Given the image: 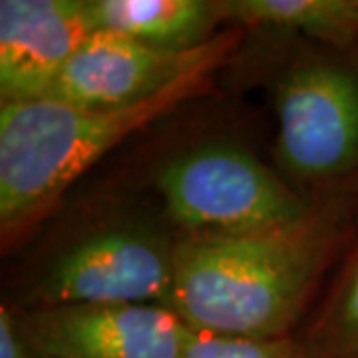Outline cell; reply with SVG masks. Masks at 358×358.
I'll use <instances>...</instances> for the list:
<instances>
[{"label": "cell", "mask_w": 358, "mask_h": 358, "mask_svg": "<svg viewBox=\"0 0 358 358\" xmlns=\"http://www.w3.org/2000/svg\"><path fill=\"white\" fill-rule=\"evenodd\" d=\"M155 185L185 235L271 233L301 225L319 209L255 155L229 143L176 155L157 171Z\"/></svg>", "instance_id": "3"}, {"label": "cell", "mask_w": 358, "mask_h": 358, "mask_svg": "<svg viewBox=\"0 0 358 358\" xmlns=\"http://www.w3.org/2000/svg\"><path fill=\"white\" fill-rule=\"evenodd\" d=\"M0 358H40L26 338L18 315L8 307L0 308Z\"/></svg>", "instance_id": "13"}, {"label": "cell", "mask_w": 358, "mask_h": 358, "mask_svg": "<svg viewBox=\"0 0 358 358\" xmlns=\"http://www.w3.org/2000/svg\"><path fill=\"white\" fill-rule=\"evenodd\" d=\"M18 319L40 358H183L189 338L162 305H64Z\"/></svg>", "instance_id": "7"}, {"label": "cell", "mask_w": 358, "mask_h": 358, "mask_svg": "<svg viewBox=\"0 0 358 358\" xmlns=\"http://www.w3.org/2000/svg\"><path fill=\"white\" fill-rule=\"evenodd\" d=\"M308 358L358 355V247L303 341Z\"/></svg>", "instance_id": "11"}, {"label": "cell", "mask_w": 358, "mask_h": 358, "mask_svg": "<svg viewBox=\"0 0 358 358\" xmlns=\"http://www.w3.org/2000/svg\"><path fill=\"white\" fill-rule=\"evenodd\" d=\"M281 167L299 181L329 183L358 173V64L308 54L275 84Z\"/></svg>", "instance_id": "5"}, {"label": "cell", "mask_w": 358, "mask_h": 358, "mask_svg": "<svg viewBox=\"0 0 358 358\" xmlns=\"http://www.w3.org/2000/svg\"><path fill=\"white\" fill-rule=\"evenodd\" d=\"M357 10H358V0H357Z\"/></svg>", "instance_id": "15"}, {"label": "cell", "mask_w": 358, "mask_h": 358, "mask_svg": "<svg viewBox=\"0 0 358 358\" xmlns=\"http://www.w3.org/2000/svg\"><path fill=\"white\" fill-rule=\"evenodd\" d=\"M94 32L88 0H2L0 102L46 98Z\"/></svg>", "instance_id": "8"}, {"label": "cell", "mask_w": 358, "mask_h": 358, "mask_svg": "<svg viewBox=\"0 0 358 358\" xmlns=\"http://www.w3.org/2000/svg\"><path fill=\"white\" fill-rule=\"evenodd\" d=\"M211 74L197 72L152 100L124 108H82L48 98L0 103L2 245L22 239L86 169L129 134L197 96Z\"/></svg>", "instance_id": "2"}, {"label": "cell", "mask_w": 358, "mask_h": 358, "mask_svg": "<svg viewBox=\"0 0 358 358\" xmlns=\"http://www.w3.org/2000/svg\"><path fill=\"white\" fill-rule=\"evenodd\" d=\"M239 30L219 32L197 50L173 52L98 30L72 56L48 100L82 108H124L152 100L181 80L217 70L231 56Z\"/></svg>", "instance_id": "6"}, {"label": "cell", "mask_w": 358, "mask_h": 358, "mask_svg": "<svg viewBox=\"0 0 358 358\" xmlns=\"http://www.w3.org/2000/svg\"><path fill=\"white\" fill-rule=\"evenodd\" d=\"M176 245L159 223L126 217L94 225L62 245L30 282L32 308L162 305L171 289Z\"/></svg>", "instance_id": "4"}, {"label": "cell", "mask_w": 358, "mask_h": 358, "mask_svg": "<svg viewBox=\"0 0 358 358\" xmlns=\"http://www.w3.org/2000/svg\"><path fill=\"white\" fill-rule=\"evenodd\" d=\"M92 24L162 50H197L217 36L215 0H88Z\"/></svg>", "instance_id": "9"}, {"label": "cell", "mask_w": 358, "mask_h": 358, "mask_svg": "<svg viewBox=\"0 0 358 358\" xmlns=\"http://www.w3.org/2000/svg\"><path fill=\"white\" fill-rule=\"evenodd\" d=\"M348 358H358V355H355V357H348Z\"/></svg>", "instance_id": "14"}, {"label": "cell", "mask_w": 358, "mask_h": 358, "mask_svg": "<svg viewBox=\"0 0 358 358\" xmlns=\"http://www.w3.org/2000/svg\"><path fill=\"white\" fill-rule=\"evenodd\" d=\"M221 24L303 32L336 46L358 36L357 0H215Z\"/></svg>", "instance_id": "10"}, {"label": "cell", "mask_w": 358, "mask_h": 358, "mask_svg": "<svg viewBox=\"0 0 358 358\" xmlns=\"http://www.w3.org/2000/svg\"><path fill=\"white\" fill-rule=\"evenodd\" d=\"M183 358H308L305 345L293 336L239 338L189 331Z\"/></svg>", "instance_id": "12"}, {"label": "cell", "mask_w": 358, "mask_h": 358, "mask_svg": "<svg viewBox=\"0 0 358 358\" xmlns=\"http://www.w3.org/2000/svg\"><path fill=\"white\" fill-rule=\"evenodd\" d=\"M343 213L320 205L301 225L259 235H183L162 307L189 331L282 338L334 253Z\"/></svg>", "instance_id": "1"}]
</instances>
